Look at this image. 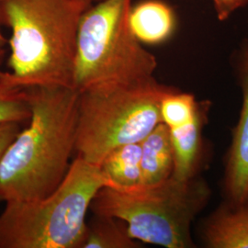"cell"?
<instances>
[{
	"instance_id": "cell-1",
	"label": "cell",
	"mask_w": 248,
	"mask_h": 248,
	"mask_svg": "<svg viewBox=\"0 0 248 248\" xmlns=\"http://www.w3.org/2000/svg\"><path fill=\"white\" fill-rule=\"evenodd\" d=\"M29 91V124L0 164V198L5 202L50 195L66 176L76 152L79 92L65 87Z\"/></svg>"
},
{
	"instance_id": "cell-2",
	"label": "cell",
	"mask_w": 248,
	"mask_h": 248,
	"mask_svg": "<svg viewBox=\"0 0 248 248\" xmlns=\"http://www.w3.org/2000/svg\"><path fill=\"white\" fill-rule=\"evenodd\" d=\"M87 0H2L0 23L11 31L4 81L22 89H74L80 20Z\"/></svg>"
},
{
	"instance_id": "cell-3",
	"label": "cell",
	"mask_w": 248,
	"mask_h": 248,
	"mask_svg": "<svg viewBox=\"0 0 248 248\" xmlns=\"http://www.w3.org/2000/svg\"><path fill=\"white\" fill-rule=\"evenodd\" d=\"M116 186L100 166L77 156L50 195L9 201L0 214V248H82L98 191Z\"/></svg>"
},
{
	"instance_id": "cell-4",
	"label": "cell",
	"mask_w": 248,
	"mask_h": 248,
	"mask_svg": "<svg viewBox=\"0 0 248 248\" xmlns=\"http://www.w3.org/2000/svg\"><path fill=\"white\" fill-rule=\"evenodd\" d=\"M211 198L207 182L195 177H176L153 185L104 186L95 196L94 215L124 221L130 235L140 243L166 248L195 247L192 223Z\"/></svg>"
},
{
	"instance_id": "cell-5",
	"label": "cell",
	"mask_w": 248,
	"mask_h": 248,
	"mask_svg": "<svg viewBox=\"0 0 248 248\" xmlns=\"http://www.w3.org/2000/svg\"><path fill=\"white\" fill-rule=\"evenodd\" d=\"M133 0H101L80 20L74 73L79 93L151 79L157 60L133 34Z\"/></svg>"
},
{
	"instance_id": "cell-6",
	"label": "cell",
	"mask_w": 248,
	"mask_h": 248,
	"mask_svg": "<svg viewBox=\"0 0 248 248\" xmlns=\"http://www.w3.org/2000/svg\"><path fill=\"white\" fill-rule=\"evenodd\" d=\"M173 90L153 78L80 93L78 156L100 166L117 147L142 142L162 123L161 101Z\"/></svg>"
},
{
	"instance_id": "cell-7",
	"label": "cell",
	"mask_w": 248,
	"mask_h": 248,
	"mask_svg": "<svg viewBox=\"0 0 248 248\" xmlns=\"http://www.w3.org/2000/svg\"><path fill=\"white\" fill-rule=\"evenodd\" d=\"M236 72L242 106L225 157L223 191L226 202L239 203L248 200V43L242 47L236 59Z\"/></svg>"
},
{
	"instance_id": "cell-8",
	"label": "cell",
	"mask_w": 248,
	"mask_h": 248,
	"mask_svg": "<svg viewBox=\"0 0 248 248\" xmlns=\"http://www.w3.org/2000/svg\"><path fill=\"white\" fill-rule=\"evenodd\" d=\"M202 240L208 248H248V200L219 206L205 220Z\"/></svg>"
},
{
	"instance_id": "cell-9",
	"label": "cell",
	"mask_w": 248,
	"mask_h": 248,
	"mask_svg": "<svg viewBox=\"0 0 248 248\" xmlns=\"http://www.w3.org/2000/svg\"><path fill=\"white\" fill-rule=\"evenodd\" d=\"M176 23L173 9L160 0H145L131 9L133 34L144 45H160L168 41L175 31Z\"/></svg>"
},
{
	"instance_id": "cell-10",
	"label": "cell",
	"mask_w": 248,
	"mask_h": 248,
	"mask_svg": "<svg viewBox=\"0 0 248 248\" xmlns=\"http://www.w3.org/2000/svg\"><path fill=\"white\" fill-rule=\"evenodd\" d=\"M142 184L153 185L172 176L174 155L169 127L161 123L141 142Z\"/></svg>"
},
{
	"instance_id": "cell-11",
	"label": "cell",
	"mask_w": 248,
	"mask_h": 248,
	"mask_svg": "<svg viewBox=\"0 0 248 248\" xmlns=\"http://www.w3.org/2000/svg\"><path fill=\"white\" fill-rule=\"evenodd\" d=\"M169 133L174 155L172 177L179 180L195 177L202 145V116L199 114L189 124L169 129Z\"/></svg>"
},
{
	"instance_id": "cell-12",
	"label": "cell",
	"mask_w": 248,
	"mask_h": 248,
	"mask_svg": "<svg viewBox=\"0 0 248 248\" xmlns=\"http://www.w3.org/2000/svg\"><path fill=\"white\" fill-rule=\"evenodd\" d=\"M141 142L129 143L111 151L100 168L118 187H131L142 184Z\"/></svg>"
},
{
	"instance_id": "cell-13",
	"label": "cell",
	"mask_w": 248,
	"mask_h": 248,
	"mask_svg": "<svg viewBox=\"0 0 248 248\" xmlns=\"http://www.w3.org/2000/svg\"><path fill=\"white\" fill-rule=\"evenodd\" d=\"M140 242L130 235L127 224L117 218L98 216L88 223L82 248H139Z\"/></svg>"
},
{
	"instance_id": "cell-14",
	"label": "cell",
	"mask_w": 248,
	"mask_h": 248,
	"mask_svg": "<svg viewBox=\"0 0 248 248\" xmlns=\"http://www.w3.org/2000/svg\"><path fill=\"white\" fill-rule=\"evenodd\" d=\"M199 114L201 111L194 96L177 89L169 93L160 104L162 123L169 129L189 124Z\"/></svg>"
},
{
	"instance_id": "cell-15",
	"label": "cell",
	"mask_w": 248,
	"mask_h": 248,
	"mask_svg": "<svg viewBox=\"0 0 248 248\" xmlns=\"http://www.w3.org/2000/svg\"><path fill=\"white\" fill-rule=\"evenodd\" d=\"M31 114L29 89L0 83V123L29 122Z\"/></svg>"
},
{
	"instance_id": "cell-16",
	"label": "cell",
	"mask_w": 248,
	"mask_h": 248,
	"mask_svg": "<svg viewBox=\"0 0 248 248\" xmlns=\"http://www.w3.org/2000/svg\"><path fill=\"white\" fill-rule=\"evenodd\" d=\"M21 124L15 122L0 123V164L12 142L21 131Z\"/></svg>"
},
{
	"instance_id": "cell-17",
	"label": "cell",
	"mask_w": 248,
	"mask_h": 248,
	"mask_svg": "<svg viewBox=\"0 0 248 248\" xmlns=\"http://www.w3.org/2000/svg\"><path fill=\"white\" fill-rule=\"evenodd\" d=\"M217 18L224 21L230 18L236 10L246 7L248 0H212Z\"/></svg>"
},
{
	"instance_id": "cell-18",
	"label": "cell",
	"mask_w": 248,
	"mask_h": 248,
	"mask_svg": "<svg viewBox=\"0 0 248 248\" xmlns=\"http://www.w3.org/2000/svg\"><path fill=\"white\" fill-rule=\"evenodd\" d=\"M1 2L2 0H0V6H1ZM1 23H0V53H5V46L9 44V40H7V38L2 33L1 31Z\"/></svg>"
},
{
	"instance_id": "cell-19",
	"label": "cell",
	"mask_w": 248,
	"mask_h": 248,
	"mask_svg": "<svg viewBox=\"0 0 248 248\" xmlns=\"http://www.w3.org/2000/svg\"><path fill=\"white\" fill-rule=\"evenodd\" d=\"M4 54H5V53H0V61L2 60V58H3ZM6 75H7V72L2 71V70L0 69V83L4 81L5 78H6Z\"/></svg>"
},
{
	"instance_id": "cell-20",
	"label": "cell",
	"mask_w": 248,
	"mask_h": 248,
	"mask_svg": "<svg viewBox=\"0 0 248 248\" xmlns=\"http://www.w3.org/2000/svg\"><path fill=\"white\" fill-rule=\"evenodd\" d=\"M87 1H89L90 3H92V4H95V3H97V2H99V1H101V0H87Z\"/></svg>"
},
{
	"instance_id": "cell-21",
	"label": "cell",
	"mask_w": 248,
	"mask_h": 248,
	"mask_svg": "<svg viewBox=\"0 0 248 248\" xmlns=\"http://www.w3.org/2000/svg\"><path fill=\"white\" fill-rule=\"evenodd\" d=\"M3 202V201H2V199H1V198H0V202Z\"/></svg>"
}]
</instances>
